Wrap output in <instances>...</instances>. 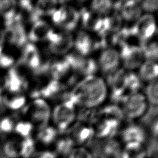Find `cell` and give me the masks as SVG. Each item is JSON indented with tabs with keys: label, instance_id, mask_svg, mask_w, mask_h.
<instances>
[{
	"label": "cell",
	"instance_id": "cell-1",
	"mask_svg": "<svg viewBox=\"0 0 158 158\" xmlns=\"http://www.w3.org/2000/svg\"><path fill=\"white\" fill-rule=\"evenodd\" d=\"M108 94L106 81L96 75H88L75 85L72 93L73 104H78L87 109L101 105Z\"/></svg>",
	"mask_w": 158,
	"mask_h": 158
},
{
	"label": "cell",
	"instance_id": "cell-2",
	"mask_svg": "<svg viewBox=\"0 0 158 158\" xmlns=\"http://www.w3.org/2000/svg\"><path fill=\"white\" fill-rule=\"evenodd\" d=\"M148 106L144 93L138 91L130 93L122 100V112L128 119L136 121L145 115Z\"/></svg>",
	"mask_w": 158,
	"mask_h": 158
},
{
	"label": "cell",
	"instance_id": "cell-3",
	"mask_svg": "<svg viewBox=\"0 0 158 158\" xmlns=\"http://www.w3.org/2000/svg\"><path fill=\"white\" fill-rule=\"evenodd\" d=\"M23 113L29 122L40 129L47 126L52 114L49 104L41 98L34 99L25 108Z\"/></svg>",
	"mask_w": 158,
	"mask_h": 158
},
{
	"label": "cell",
	"instance_id": "cell-4",
	"mask_svg": "<svg viewBox=\"0 0 158 158\" xmlns=\"http://www.w3.org/2000/svg\"><path fill=\"white\" fill-rule=\"evenodd\" d=\"M51 115L54 127L58 131H68L75 123L77 113L72 102L66 101L57 105Z\"/></svg>",
	"mask_w": 158,
	"mask_h": 158
},
{
	"label": "cell",
	"instance_id": "cell-5",
	"mask_svg": "<svg viewBox=\"0 0 158 158\" xmlns=\"http://www.w3.org/2000/svg\"><path fill=\"white\" fill-rule=\"evenodd\" d=\"M146 133L143 126L132 123L123 129L120 141L123 145L131 144H145L147 138Z\"/></svg>",
	"mask_w": 158,
	"mask_h": 158
},
{
	"label": "cell",
	"instance_id": "cell-6",
	"mask_svg": "<svg viewBox=\"0 0 158 158\" xmlns=\"http://www.w3.org/2000/svg\"><path fill=\"white\" fill-rule=\"evenodd\" d=\"M69 136L75 147H86V145L95 136L93 128L86 125H74L71 128Z\"/></svg>",
	"mask_w": 158,
	"mask_h": 158
},
{
	"label": "cell",
	"instance_id": "cell-7",
	"mask_svg": "<svg viewBox=\"0 0 158 158\" xmlns=\"http://www.w3.org/2000/svg\"><path fill=\"white\" fill-rule=\"evenodd\" d=\"M121 62L120 53L113 48H107L102 51L98 59V65L107 73L116 70Z\"/></svg>",
	"mask_w": 158,
	"mask_h": 158
},
{
	"label": "cell",
	"instance_id": "cell-8",
	"mask_svg": "<svg viewBox=\"0 0 158 158\" xmlns=\"http://www.w3.org/2000/svg\"><path fill=\"white\" fill-rule=\"evenodd\" d=\"M48 40L49 41L50 50L56 54L66 52L73 43L72 36L67 33H57L53 31Z\"/></svg>",
	"mask_w": 158,
	"mask_h": 158
},
{
	"label": "cell",
	"instance_id": "cell-9",
	"mask_svg": "<svg viewBox=\"0 0 158 158\" xmlns=\"http://www.w3.org/2000/svg\"><path fill=\"white\" fill-rule=\"evenodd\" d=\"M120 55L121 62H123L127 68L133 69L140 67L144 62V54L143 49L135 46L126 47Z\"/></svg>",
	"mask_w": 158,
	"mask_h": 158
},
{
	"label": "cell",
	"instance_id": "cell-10",
	"mask_svg": "<svg viewBox=\"0 0 158 158\" xmlns=\"http://www.w3.org/2000/svg\"><path fill=\"white\" fill-rule=\"evenodd\" d=\"M53 30L49 23L44 20L39 19L34 22L28 33V38L33 42L48 40Z\"/></svg>",
	"mask_w": 158,
	"mask_h": 158
},
{
	"label": "cell",
	"instance_id": "cell-11",
	"mask_svg": "<svg viewBox=\"0 0 158 158\" xmlns=\"http://www.w3.org/2000/svg\"><path fill=\"white\" fill-rule=\"evenodd\" d=\"M22 59L25 65L33 70L38 69L41 64V58L38 49L32 43L25 45Z\"/></svg>",
	"mask_w": 158,
	"mask_h": 158
},
{
	"label": "cell",
	"instance_id": "cell-12",
	"mask_svg": "<svg viewBox=\"0 0 158 158\" xmlns=\"http://www.w3.org/2000/svg\"><path fill=\"white\" fill-rule=\"evenodd\" d=\"M6 77V89L12 93H19L26 86L23 77L15 69H10Z\"/></svg>",
	"mask_w": 158,
	"mask_h": 158
},
{
	"label": "cell",
	"instance_id": "cell-13",
	"mask_svg": "<svg viewBox=\"0 0 158 158\" xmlns=\"http://www.w3.org/2000/svg\"><path fill=\"white\" fill-rule=\"evenodd\" d=\"M58 138V131L51 126H46L40 128L36 135L38 143L44 147L54 146Z\"/></svg>",
	"mask_w": 158,
	"mask_h": 158
},
{
	"label": "cell",
	"instance_id": "cell-14",
	"mask_svg": "<svg viewBox=\"0 0 158 158\" xmlns=\"http://www.w3.org/2000/svg\"><path fill=\"white\" fill-rule=\"evenodd\" d=\"M139 76L148 83L158 80V61H144L139 67Z\"/></svg>",
	"mask_w": 158,
	"mask_h": 158
},
{
	"label": "cell",
	"instance_id": "cell-15",
	"mask_svg": "<svg viewBox=\"0 0 158 158\" xmlns=\"http://www.w3.org/2000/svg\"><path fill=\"white\" fill-rule=\"evenodd\" d=\"M75 147L72 140L68 135L62 138L58 137L53 146L52 151L58 158H67Z\"/></svg>",
	"mask_w": 158,
	"mask_h": 158
},
{
	"label": "cell",
	"instance_id": "cell-16",
	"mask_svg": "<svg viewBox=\"0 0 158 158\" xmlns=\"http://www.w3.org/2000/svg\"><path fill=\"white\" fill-rule=\"evenodd\" d=\"M21 138L12 137L3 143L2 152L6 158H20V146Z\"/></svg>",
	"mask_w": 158,
	"mask_h": 158
},
{
	"label": "cell",
	"instance_id": "cell-17",
	"mask_svg": "<svg viewBox=\"0 0 158 158\" xmlns=\"http://www.w3.org/2000/svg\"><path fill=\"white\" fill-rule=\"evenodd\" d=\"M148 151L145 144H131L123 145L122 158H146Z\"/></svg>",
	"mask_w": 158,
	"mask_h": 158
},
{
	"label": "cell",
	"instance_id": "cell-18",
	"mask_svg": "<svg viewBox=\"0 0 158 158\" xmlns=\"http://www.w3.org/2000/svg\"><path fill=\"white\" fill-rule=\"evenodd\" d=\"M137 30L139 35L143 39L148 40L156 31V25L154 20L150 17L148 16L140 19V22L138 25Z\"/></svg>",
	"mask_w": 158,
	"mask_h": 158
},
{
	"label": "cell",
	"instance_id": "cell-19",
	"mask_svg": "<svg viewBox=\"0 0 158 158\" xmlns=\"http://www.w3.org/2000/svg\"><path fill=\"white\" fill-rule=\"evenodd\" d=\"M36 143L31 137L21 138L20 158H32L35 153Z\"/></svg>",
	"mask_w": 158,
	"mask_h": 158
},
{
	"label": "cell",
	"instance_id": "cell-20",
	"mask_svg": "<svg viewBox=\"0 0 158 158\" xmlns=\"http://www.w3.org/2000/svg\"><path fill=\"white\" fill-rule=\"evenodd\" d=\"M144 94L149 104L158 106V80L148 83Z\"/></svg>",
	"mask_w": 158,
	"mask_h": 158
},
{
	"label": "cell",
	"instance_id": "cell-21",
	"mask_svg": "<svg viewBox=\"0 0 158 158\" xmlns=\"http://www.w3.org/2000/svg\"><path fill=\"white\" fill-rule=\"evenodd\" d=\"M15 2L14 1H0V16H2L5 23L11 19L16 14Z\"/></svg>",
	"mask_w": 158,
	"mask_h": 158
},
{
	"label": "cell",
	"instance_id": "cell-22",
	"mask_svg": "<svg viewBox=\"0 0 158 158\" xmlns=\"http://www.w3.org/2000/svg\"><path fill=\"white\" fill-rule=\"evenodd\" d=\"M7 107L12 110L22 109L25 104V98L19 93H12L11 96H7L4 99Z\"/></svg>",
	"mask_w": 158,
	"mask_h": 158
},
{
	"label": "cell",
	"instance_id": "cell-23",
	"mask_svg": "<svg viewBox=\"0 0 158 158\" xmlns=\"http://www.w3.org/2000/svg\"><path fill=\"white\" fill-rule=\"evenodd\" d=\"M33 128V125L29 121H21L15 124L14 131L19 138H25L31 137Z\"/></svg>",
	"mask_w": 158,
	"mask_h": 158
},
{
	"label": "cell",
	"instance_id": "cell-24",
	"mask_svg": "<svg viewBox=\"0 0 158 158\" xmlns=\"http://www.w3.org/2000/svg\"><path fill=\"white\" fill-rule=\"evenodd\" d=\"M144 58L148 60L158 61V41L148 44L144 49H143Z\"/></svg>",
	"mask_w": 158,
	"mask_h": 158
},
{
	"label": "cell",
	"instance_id": "cell-25",
	"mask_svg": "<svg viewBox=\"0 0 158 158\" xmlns=\"http://www.w3.org/2000/svg\"><path fill=\"white\" fill-rule=\"evenodd\" d=\"M15 124L12 117H5L0 120V131L3 134L10 133L14 131Z\"/></svg>",
	"mask_w": 158,
	"mask_h": 158
},
{
	"label": "cell",
	"instance_id": "cell-26",
	"mask_svg": "<svg viewBox=\"0 0 158 158\" xmlns=\"http://www.w3.org/2000/svg\"><path fill=\"white\" fill-rule=\"evenodd\" d=\"M67 158H94V156L86 147H75Z\"/></svg>",
	"mask_w": 158,
	"mask_h": 158
},
{
	"label": "cell",
	"instance_id": "cell-27",
	"mask_svg": "<svg viewBox=\"0 0 158 158\" xmlns=\"http://www.w3.org/2000/svg\"><path fill=\"white\" fill-rule=\"evenodd\" d=\"M14 62V59L9 54L2 53L0 56V67L2 68L10 67Z\"/></svg>",
	"mask_w": 158,
	"mask_h": 158
},
{
	"label": "cell",
	"instance_id": "cell-28",
	"mask_svg": "<svg viewBox=\"0 0 158 158\" xmlns=\"http://www.w3.org/2000/svg\"><path fill=\"white\" fill-rule=\"evenodd\" d=\"M141 7L148 12H154L158 9V1H145L141 5Z\"/></svg>",
	"mask_w": 158,
	"mask_h": 158
},
{
	"label": "cell",
	"instance_id": "cell-29",
	"mask_svg": "<svg viewBox=\"0 0 158 158\" xmlns=\"http://www.w3.org/2000/svg\"><path fill=\"white\" fill-rule=\"evenodd\" d=\"M35 158H58L53 151L45 149L39 152Z\"/></svg>",
	"mask_w": 158,
	"mask_h": 158
},
{
	"label": "cell",
	"instance_id": "cell-30",
	"mask_svg": "<svg viewBox=\"0 0 158 158\" xmlns=\"http://www.w3.org/2000/svg\"><path fill=\"white\" fill-rule=\"evenodd\" d=\"M6 77L0 73V94L2 93L5 89H6Z\"/></svg>",
	"mask_w": 158,
	"mask_h": 158
},
{
	"label": "cell",
	"instance_id": "cell-31",
	"mask_svg": "<svg viewBox=\"0 0 158 158\" xmlns=\"http://www.w3.org/2000/svg\"><path fill=\"white\" fill-rule=\"evenodd\" d=\"M2 49H3V45L2 42L0 41V56L3 53L2 52Z\"/></svg>",
	"mask_w": 158,
	"mask_h": 158
},
{
	"label": "cell",
	"instance_id": "cell-32",
	"mask_svg": "<svg viewBox=\"0 0 158 158\" xmlns=\"http://www.w3.org/2000/svg\"><path fill=\"white\" fill-rule=\"evenodd\" d=\"M154 136L157 138V141H158V131L156 133V135H154Z\"/></svg>",
	"mask_w": 158,
	"mask_h": 158
},
{
	"label": "cell",
	"instance_id": "cell-33",
	"mask_svg": "<svg viewBox=\"0 0 158 158\" xmlns=\"http://www.w3.org/2000/svg\"><path fill=\"white\" fill-rule=\"evenodd\" d=\"M146 158H156V157H146Z\"/></svg>",
	"mask_w": 158,
	"mask_h": 158
},
{
	"label": "cell",
	"instance_id": "cell-34",
	"mask_svg": "<svg viewBox=\"0 0 158 158\" xmlns=\"http://www.w3.org/2000/svg\"><path fill=\"white\" fill-rule=\"evenodd\" d=\"M157 38H158V30H157Z\"/></svg>",
	"mask_w": 158,
	"mask_h": 158
}]
</instances>
